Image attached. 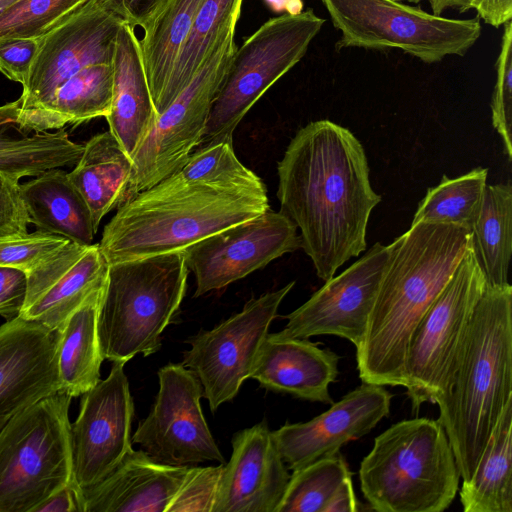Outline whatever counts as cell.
Here are the masks:
<instances>
[{
  "label": "cell",
  "mask_w": 512,
  "mask_h": 512,
  "mask_svg": "<svg viewBox=\"0 0 512 512\" xmlns=\"http://www.w3.org/2000/svg\"><path fill=\"white\" fill-rule=\"evenodd\" d=\"M277 173L280 211L300 230L301 248L327 281L366 250L370 214L381 201L364 148L339 124L310 122L291 139Z\"/></svg>",
  "instance_id": "6da1fadb"
},
{
  "label": "cell",
  "mask_w": 512,
  "mask_h": 512,
  "mask_svg": "<svg viewBox=\"0 0 512 512\" xmlns=\"http://www.w3.org/2000/svg\"><path fill=\"white\" fill-rule=\"evenodd\" d=\"M470 242L471 232L462 227L421 221L388 245L366 334L356 348L362 382L405 387L412 333L453 276Z\"/></svg>",
  "instance_id": "7a4b0ae2"
},
{
  "label": "cell",
  "mask_w": 512,
  "mask_h": 512,
  "mask_svg": "<svg viewBox=\"0 0 512 512\" xmlns=\"http://www.w3.org/2000/svg\"><path fill=\"white\" fill-rule=\"evenodd\" d=\"M270 208L267 190L171 174L120 205L99 244L108 264L183 252Z\"/></svg>",
  "instance_id": "3957f363"
},
{
  "label": "cell",
  "mask_w": 512,
  "mask_h": 512,
  "mask_svg": "<svg viewBox=\"0 0 512 512\" xmlns=\"http://www.w3.org/2000/svg\"><path fill=\"white\" fill-rule=\"evenodd\" d=\"M512 398V286H487L472 314L451 383L436 402L460 477L473 474Z\"/></svg>",
  "instance_id": "277c9868"
},
{
  "label": "cell",
  "mask_w": 512,
  "mask_h": 512,
  "mask_svg": "<svg viewBox=\"0 0 512 512\" xmlns=\"http://www.w3.org/2000/svg\"><path fill=\"white\" fill-rule=\"evenodd\" d=\"M460 478L443 426L426 417L402 420L378 435L359 468L363 496L378 512H442Z\"/></svg>",
  "instance_id": "5b68a950"
},
{
  "label": "cell",
  "mask_w": 512,
  "mask_h": 512,
  "mask_svg": "<svg viewBox=\"0 0 512 512\" xmlns=\"http://www.w3.org/2000/svg\"><path fill=\"white\" fill-rule=\"evenodd\" d=\"M189 269L183 252L109 265L97 313L101 354L126 363L161 347V336L185 296Z\"/></svg>",
  "instance_id": "8992f818"
},
{
  "label": "cell",
  "mask_w": 512,
  "mask_h": 512,
  "mask_svg": "<svg viewBox=\"0 0 512 512\" xmlns=\"http://www.w3.org/2000/svg\"><path fill=\"white\" fill-rule=\"evenodd\" d=\"M71 399L59 390L15 413L0 429V512H34L72 483Z\"/></svg>",
  "instance_id": "52a82bcc"
},
{
  "label": "cell",
  "mask_w": 512,
  "mask_h": 512,
  "mask_svg": "<svg viewBox=\"0 0 512 512\" xmlns=\"http://www.w3.org/2000/svg\"><path fill=\"white\" fill-rule=\"evenodd\" d=\"M324 23L312 9L286 13L266 21L236 47L212 102L201 144L233 140L240 121L304 57Z\"/></svg>",
  "instance_id": "ba28073f"
},
{
  "label": "cell",
  "mask_w": 512,
  "mask_h": 512,
  "mask_svg": "<svg viewBox=\"0 0 512 512\" xmlns=\"http://www.w3.org/2000/svg\"><path fill=\"white\" fill-rule=\"evenodd\" d=\"M341 32L336 49H399L424 63L464 56L477 42L479 18L434 15L396 0H321Z\"/></svg>",
  "instance_id": "9c48e42d"
},
{
  "label": "cell",
  "mask_w": 512,
  "mask_h": 512,
  "mask_svg": "<svg viewBox=\"0 0 512 512\" xmlns=\"http://www.w3.org/2000/svg\"><path fill=\"white\" fill-rule=\"evenodd\" d=\"M486 288L472 240L453 276L412 333L405 360L407 395L413 412L445 394L465 335Z\"/></svg>",
  "instance_id": "30bf717a"
},
{
  "label": "cell",
  "mask_w": 512,
  "mask_h": 512,
  "mask_svg": "<svg viewBox=\"0 0 512 512\" xmlns=\"http://www.w3.org/2000/svg\"><path fill=\"white\" fill-rule=\"evenodd\" d=\"M235 30L219 40L191 82L159 115L133 154L122 203L179 170L201 144L212 102L236 49Z\"/></svg>",
  "instance_id": "8fae6325"
},
{
  "label": "cell",
  "mask_w": 512,
  "mask_h": 512,
  "mask_svg": "<svg viewBox=\"0 0 512 512\" xmlns=\"http://www.w3.org/2000/svg\"><path fill=\"white\" fill-rule=\"evenodd\" d=\"M294 284L251 299L239 313L188 340L191 348L184 352L182 365L198 377L211 411L233 400L249 378L269 326Z\"/></svg>",
  "instance_id": "7c38bea8"
},
{
  "label": "cell",
  "mask_w": 512,
  "mask_h": 512,
  "mask_svg": "<svg viewBox=\"0 0 512 512\" xmlns=\"http://www.w3.org/2000/svg\"><path fill=\"white\" fill-rule=\"evenodd\" d=\"M158 378L155 403L139 423L132 443L161 464H225L201 409L203 388L195 373L182 364L170 363L158 370Z\"/></svg>",
  "instance_id": "4fadbf2b"
},
{
  "label": "cell",
  "mask_w": 512,
  "mask_h": 512,
  "mask_svg": "<svg viewBox=\"0 0 512 512\" xmlns=\"http://www.w3.org/2000/svg\"><path fill=\"white\" fill-rule=\"evenodd\" d=\"M123 22L102 0H87L39 37L37 54L22 86L19 112L48 101L81 69L111 64Z\"/></svg>",
  "instance_id": "5bb4252c"
},
{
  "label": "cell",
  "mask_w": 512,
  "mask_h": 512,
  "mask_svg": "<svg viewBox=\"0 0 512 512\" xmlns=\"http://www.w3.org/2000/svg\"><path fill=\"white\" fill-rule=\"evenodd\" d=\"M124 365L113 362L107 378L82 395L78 417L70 425L77 495L103 480L132 450L134 404Z\"/></svg>",
  "instance_id": "9a60e30c"
},
{
  "label": "cell",
  "mask_w": 512,
  "mask_h": 512,
  "mask_svg": "<svg viewBox=\"0 0 512 512\" xmlns=\"http://www.w3.org/2000/svg\"><path fill=\"white\" fill-rule=\"evenodd\" d=\"M388 257V245L375 243L360 259L325 281L304 304L286 315L284 329L269 335L275 339L334 335L358 348L366 334Z\"/></svg>",
  "instance_id": "2e32d148"
},
{
  "label": "cell",
  "mask_w": 512,
  "mask_h": 512,
  "mask_svg": "<svg viewBox=\"0 0 512 512\" xmlns=\"http://www.w3.org/2000/svg\"><path fill=\"white\" fill-rule=\"evenodd\" d=\"M299 248L301 240L296 225L281 211L269 208L253 219L206 237L183 253L195 276L194 296L199 297Z\"/></svg>",
  "instance_id": "e0dca14e"
},
{
  "label": "cell",
  "mask_w": 512,
  "mask_h": 512,
  "mask_svg": "<svg viewBox=\"0 0 512 512\" xmlns=\"http://www.w3.org/2000/svg\"><path fill=\"white\" fill-rule=\"evenodd\" d=\"M391 399L384 386L363 382L313 419L272 431L288 469L333 456L346 443L368 434L389 414Z\"/></svg>",
  "instance_id": "ac0fdd59"
},
{
  "label": "cell",
  "mask_w": 512,
  "mask_h": 512,
  "mask_svg": "<svg viewBox=\"0 0 512 512\" xmlns=\"http://www.w3.org/2000/svg\"><path fill=\"white\" fill-rule=\"evenodd\" d=\"M109 264L99 244L68 241L27 272V295L20 313L52 331L95 290L105 285Z\"/></svg>",
  "instance_id": "d6986e66"
},
{
  "label": "cell",
  "mask_w": 512,
  "mask_h": 512,
  "mask_svg": "<svg viewBox=\"0 0 512 512\" xmlns=\"http://www.w3.org/2000/svg\"><path fill=\"white\" fill-rule=\"evenodd\" d=\"M60 330L22 318L0 326V418L60 390Z\"/></svg>",
  "instance_id": "ffe728a7"
},
{
  "label": "cell",
  "mask_w": 512,
  "mask_h": 512,
  "mask_svg": "<svg viewBox=\"0 0 512 512\" xmlns=\"http://www.w3.org/2000/svg\"><path fill=\"white\" fill-rule=\"evenodd\" d=\"M213 512H276L290 475L265 420L238 431Z\"/></svg>",
  "instance_id": "44dd1931"
},
{
  "label": "cell",
  "mask_w": 512,
  "mask_h": 512,
  "mask_svg": "<svg viewBox=\"0 0 512 512\" xmlns=\"http://www.w3.org/2000/svg\"><path fill=\"white\" fill-rule=\"evenodd\" d=\"M189 467L161 464L132 449L103 480L77 495L79 512H167Z\"/></svg>",
  "instance_id": "7402d4cb"
},
{
  "label": "cell",
  "mask_w": 512,
  "mask_h": 512,
  "mask_svg": "<svg viewBox=\"0 0 512 512\" xmlns=\"http://www.w3.org/2000/svg\"><path fill=\"white\" fill-rule=\"evenodd\" d=\"M308 339H275L269 333L259 348L249 378L266 389L332 404L329 385L338 376L340 356Z\"/></svg>",
  "instance_id": "603a6c76"
},
{
  "label": "cell",
  "mask_w": 512,
  "mask_h": 512,
  "mask_svg": "<svg viewBox=\"0 0 512 512\" xmlns=\"http://www.w3.org/2000/svg\"><path fill=\"white\" fill-rule=\"evenodd\" d=\"M134 28L123 22L117 34L112 61L113 97L105 117L109 131L130 158L157 116Z\"/></svg>",
  "instance_id": "cb8c5ba5"
},
{
  "label": "cell",
  "mask_w": 512,
  "mask_h": 512,
  "mask_svg": "<svg viewBox=\"0 0 512 512\" xmlns=\"http://www.w3.org/2000/svg\"><path fill=\"white\" fill-rule=\"evenodd\" d=\"M113 65L87 66L63 82L42 105L20 111L19 129L25 133L58 130L106 117L113 97Z\"/></svg>",
  "instance_id": "d4e9b609"
},
{
  "label": "cell",
  "mask_w": 512,
  "mask_h": 512,
  "mask_svg": "<svg viewBox=\"0 0 512 512\" xmlns=\"http://www.w3.org/2000/svg\"><path fill=\"white\" fill-rule=\"evenodd\" d=\"M30 223L37 230L90 245L97 229L85 200L67 173L53 168L20 184Z\"/></svg>",
  "instance_id": "484cf974"
},
{
  "label": "cell",
  "mask_w": 512,
  "mask_h": 512,
  "mask_svg": "<svg viewBox=\"0 0 512 512\" xmlns=\"http://www.w3.org/2000/svg\"><path fill=\"white\" fill-rule=\"evenodd\" d=\"M19 110V99L0 105V173L20 180L77 163L84 145L70 140L64 128L28 135L19 129Z\"/></svg>",
  "instance_id": "4316f807"
},
{
  "label": "cell",
  "mask_w": 512,
  "mask_h": 512,
  "mask_svg": "<svg viewBox=\"0 0 512 512\" xmlns=\"http://www.w3.org/2000/svg\"><path fill=\"white\" fill-rule=\"evenodd\" d=\"M132 160L110 131L93 136L67 173L92 215L96 229L103 217L118 208L127 190Z\"/></svg>",
  "instance_id": "83f0119b"
},
{
  "label": "cell",
  "mask_w": 512,
  "mask_h": 512,
  "mask_svg": "<svg viewBox=\"0 0 512 512\" xmlns=\"http://www.w3.org/2000/svg\"><path fill=\"white\" fill-rule=\"evenodd\" d=\"M465 512H512V398L490 434L477 466L459 491Z\"/></svg>",
  "instance_id": "f1b7e54d"
},
{
  "label": "cell",
  "mask_w": 512,
  "mask_h": 512,
  "mask_svg": "<svg viewBox=\"0 0 512 512\" xmlns=\"http://www.w3.org/2000/svg\"><path fill=\"white\" fill-rule=\"evenodd\" d=\"M104 286L92 292L60 329L57 358L60 391L71 397L83 395L100 381L104 358L98 340L97 313Z\"/></svg>",
  "instance_id": "f546056e"
},
{
  "label": "cell",
  "mask_w": 512,
  "mask_h": 512,
  "mask_svg": "<svg viewBox=\"0 0 512 512\" xmlns=\"http://www.w3.org/2000/svg\"><path fill=\"white\" fill-rule=\"evenodd\" d=\"M204 0H165L142 28L143 64L155 109Z\"/></svg>",
  "instance_id": "4dcf8cb0"
},
{
  "label": "cell",
  "mask_w": 512,
  "mask_h": 512,
  "mask_svg": "<svg viewBox=\"0 0 512 512\" xmlns=\"http://www.w3.org/2000/svg\"><path fill=\"white\" fill-rule=\"evenodd\" d=\"M243 0H204L156 108L161 114L199 72L211 51L235 30Z\"/></svg>",
  "instance_id": "1f68e13d"
},
{
  "label": "cell",
  "mask_w": 512,
  "mask_h": 512,
  "mask_svg": "<svg viewBox=\"0 0 512 512\" xmlns=\"http://www.w3.org/2000/svg\"><path fill=\"white\" fill-rule=\"evenodd\" d=\"M472 245L487 286L509 284L512 255V185H486L479 216L471 231Z\"/></svg>",
  "instance_id": "d6a6232c"
},
{
  "label": "cell",
  "mask_w": 512,
  "mask_h": 512,
  "mask_svg": "<svg viewBox=\"0 0 512 512\" xmlns=\"http://www.w3.org/2000/svg\"><path fill=\"white\" fill-rule=\"evenodd\" d=\"M487 176L488 169L482 167L456 178L443 176L419 202L412 224H454L471 232L480 213Z\"/></svg>",
  "instance_id": "836d02e7"
},
{
  "label": "cell",
  "mask_w": 512,
  "mask_h": 512,
  "mask_svg": "<svg viewBox=\"0 0 512 512\" xmlns=\"http://www.w3.org/2000/svg\"><path fill=\"white\" fill-rule=\"evenodd\" d=\"M350 479L352 473L340 452L318 459L293 471L276 512H325Z\"/></svg>",
  "instance_id": "e575fe53"
},
{
  "label": "cell",
  "mask_w": 512,
  "mask_h": 512,
  "mask_svg": "<svg viewBox=\"0 0 512 512\" xmlns=\"http://www.w3.org/2000/svg\"><path fill=\"white\" fill-rule=\"evenodd\" d=\"M173 174L190 181L254 189L265 187L260 177L239 161L233 140H213L199 145Z\"/></svg>",
  "instance_id": "d590c367"
},
{
  "label": "cell",
  "mask_w": 512,
  "mask_h": 512,
  "mask_svg": "<svg viewBox=\"0 0 512 512\" xmlns=\"http://www.w3.org/2000/svg\"><path fill=\"white\" fill-rule=\"evenodd\" d=\"M87 0H18L0 15V39L39 38Z\"/></svg>",
  "instance_id": "8d00e7d4"
},
{
  "label": "cell",
  "mask_w": 512,
  "mask_h": 512,
  "mask_svg": "<svg viewBox=\"0 0 512 512\" xmlns=\"http://www.w3.org/2000/svg\"><path fill=\"white\" fill-rule=\"evenodd\" d=\"M496 83L491 100L492 125L500 135L504 152L512 158V23L504 25L496 62Z\"/></svg>",
  "instance_id": "74e56055"
},
{
  "label": "cell",
  "mask_w": 512,
  "mask_h": 512,
  "mask_svg": "<svg viewBox=\"0 0 512 512\" xmlns=\"http://www.w3.org/2000/svg\"><path fill=\"white\" fill-rule=\"evenodd\" d=\"M68 241L40 230L0 236V266L16 267L28 272Z\"/></svg>",
  "instance_id": "f35d334b"
},
{
  "label": "cell",
  "mask_w": 512,
  "mask_h": 512,
  "mask_svg": "<svg viewBox=\"0 0 512 512\" xmlns=\"http://www.w3.org/2000/svg\"><path fill=\"white\" fill-rule=\"evenodd\" d=\"M223 464L189 467L167 512H213Z\"/></svg>",
  "instance_id": "ab89813d"
},
{
  "label": "cell",
  "mask_w": 512,
  "mask_h": 512,
  "mask_svg": "<svg viewBox=\"0 0 512 512\" xmlns=\"http://www.w3.org/2000/svg\"><path fill=\"white\" fill-rule=\"evenodd\" d=\"M39 44V38L0 39V72L23 86L28 79Z\"/></svg>",
  "instance_id": "60d3db41"
},
{
  "label": "cell",
  "mask_w": 512,
  "mask_h": 512,
  "mask_svg": "<svg viewBox=\"0 0 512 512\" xmlns=\"http://www.w3.org/2000/svg\"><path fill=\"white\" fill-rule=\"evenodd\" d=\"M29 223L19 180L0 173V236L25 234Z\"/></svg>",
  "instance_id": "b9f144b4"
},
{
  "label": "cell",
  "mask_w": 512,
  "mask_h": 512,
  "mask_svg": "<svg viewBox=\"0 0 512 512\" xmlns=\"http://www.w3.org/2000/svg\"><path fill=\"white\" fill-rule=\"evenodd\" d=\"M27 295V272L16 267L0 266V316L11 321L23 309Z\"/></svg>",
  "instance_id": "7bdbcfd3"
},
{
  "label": "cell",
  "mask_w": 512,
  "mask_h": 512,
  "mask_svg": "<svg viewBox=\"0 0 512 512\" xmlns=\"http://www.w3.org/2000/svg\"><path fill=\"white\" fill-rule=\"evenodd\" d=\"M133 27L143 28L165 0H102Z\"/></svg>",
  "instance_id": "ee69618b"
},
{
  "label": "cell",
  "mask_w": 512,
  "mask_h": 512,
  "mask_svg": "<svg viewBox=\"0 0 512 512\" xmlns=\"http://www.w3.org/2000/svg\"><path fill=\"white\" fill-rule=\"evenodd\" d=\"M478 18L493 27H500L511 21L512 0H473Z\"/></svg>",
  "instance_id": "f6af8a7d"
},
{
  "label": "cell",
  "mask_w": 512,
  "mask_h": 512,
  "mask_svg": "<svg viewBox=\"0 0 512 512\" xmlns=\"http://www.w3.org/2000/svg\"><path fill=\"white\" fill-rule=\"evenodd\" d=\"M34 512H79L77 494L72 483L42 502Z\"/></svg>",
  "instance_id": "bcb514c9"
},
{
  "label": "cell",
  "mask_w": 512,
  "mask_h": 512,
  "mask_svg": "<svg viewBox=\"0 0 512 512\" xmlns=\"http://www.w3.org/2000/svg\"><path fill=\"white\" fill-rule=\"evenodd\" d=\"M359 511L352 479L348 480L333 497L325 512H356Z\"/></svg>",
  "instance_id": "7dc6e473"
},
{
  "label": "cell",
  "mask_w": 512,
  "mask_h": 512,
  "mask_svg": "<svg viewBox=\"0 0 512 512\" xmlns=\"http://www.w3.org/2000/svg\"><path fill=\"white\" fill-rule=\"evenodd\" d=\"M432 14L441 16L449 9L458 10L460 13L472 9L473 0H428Z\"/></svg>",
  "instance_id": "c3c4849f"
},
{
  "label": "cell",
  "mask_w": 512,
  "mask_h": 512,
  "mask_svg": "<svg viewBox=\"0 0 512 512\" xmlns=\"http://www.w3.org/2000/svg\"><path fill=\"white\" fill-rule=\"evenodd\" d=\"M18 0H0V15Z\"/></svg>",
  "instance_id": "681fc988"
},
{
  "label": "cell",
  "mask_w": 512,
  "mask_h": 512,
  "mask_svg": "<svg viewBox=\"0 0 512 512\" xmlns=\"http://www.w3.org/2000/svg\"><path fill=\"white\" fill-rule=\"evenodd\" d=\"M8 419H9L8 417L0 418V429L2 428V426L6 423V421Z\"/></svg>",
  "instance_id": "f907efd6"
},
{
  "label": "cell",
  "mask_w": 512,
  "mask_h": 512,
  "mask_svg": "<svg viewBox=\"0 0 512 512\" xmlns=\"http://www.w3.org/2000/svg\"><path fill=\"white\" fill-rule=\"evenodd\" d=\"M396 1H399V2H400V1H411V2H418V1H420V0H396Z\"/></svg>",
  "instance_id": "816d5d0a"
}]
</instances>
